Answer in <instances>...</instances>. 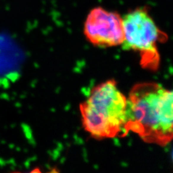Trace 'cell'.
Here are the masks:
<instances>
[{
	"label": "cell",
	"mask_w": 173,
	"mask_h": 173,
	"mask_svg": "<svg viewBox=\"0 0 173 173\" xmlns=\"http://www.w3.org/2000/svg\"><path fill=\"white\" fill-rule=\"evenodd\" d=\"M172 92L156 83H141L127 98L124 135L136 133L144 142L165 146L173 134Z\"/></svg>",
	"instance_id": "cell-1"
},
{
	"label": "cell",
	"mask_w": 173,
	"mask_h": 173,
	"mask_svg": "<svg viewBox=\"0 0 173 173\" xmlns=\"http://www.w3.org/2000/svg\"><path fill=\"white\" fill-rule=\"evenodd\" d=\"M127 98L114 80L96 86L80 105L85 130L94 138H113L123 132Z\"/></svg>",
	"instance_id": "cell-2"
},
{
	"label": "cell",
	"mask_w": 173,
	"mask_h": 173,
	"mask_svg": "<svg viewBox=\"0 0 173 173\" xmlns=\"http://www.w3.org/2000/svg\"><path fill=\"white\" fill-rule=\"evenodd\" d=\"M123 25L124 35L123 48L138 52L141 65L145 69L156 71L160 60L157 44L166 41L167 35L158 28L148 10L143 8L126 14L123 18Z\"/></svg>",
	"instance_id": "cell-3"
},
{
	"label": "cell",
	"mask_w": 173,
	"mask_h": 173,
	"mask_svg": "<svg viewBox=\"0 0 173 173\" xmlns=\"http://www.w3.org/2000/svg\"><path fill=\"white\" fill-rule=\"evenodd\" d=\"M84 33L95 46L106 48L121 45L124 39L123 18L115 12L96 7L86 17Z\"/></svg>",
	"instance_id": "cell-4"
}]
</instances>
